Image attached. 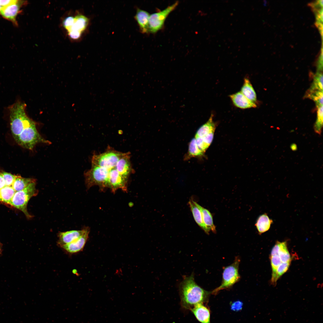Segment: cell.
I'll list each match as a JSON object with an SVG mask.
<instances>
[{
	"mask_svg": "<svg viewBox=\"0 0 323 323\" xmlns=\"http://www.w3.org/2000/svg\"><path fill=\"white\" fill-rule=\"evenodd\" d=\"M179 286L180 304L182 309L190 310L195 305L206 303L211 292L207 291L195 282L194 273L184 275Z\"/></svg>",
	"mask_w": 323,
	"mask_h": 323,
	"instance_id": "obj_1",
	"label": "cell"
},
{
	"mask_svg": "<svg viewBox=\"0 0 323 323\" xmlns=\"http://www.w3.org/2000/svg\"><path fill=\"white\" fill-rule=\"evenodd\" d=\"M26 107L25 103L18 100L8 107L10 129L14 139L34 122L27 115Z\"/></svg>",
	"mask_w": 323,
	"mask_h": 323,
	"instance_id": "obj_2",
	"label": "cell"
},
{
	"mask_svg": "<svg viewBox=\"0 0 323 323\" xmlns=\"http://www.w3.org/2000/svg\"><path fill=\"white\" fill-rule=\"evenodd\" d=\"M89 22L88 17L83 14H78L74 16L66 17L63 21L62 25L70 38L77 40L86 29Z\"/></svg>",
	"mask_w": 323,
	"mask_h": 323,
	"instance_id": "obj_3",
	"label": "cell"
},
{
	"mask_svg": "<svg viewBox=\"0 0 323 323\" xmlns=\"http://www.w3.org/2000/svg\"><path fill=\"white\" fill-rule=\"evenodd\" d=\"M36 181L32 182L22 190L16 192L10 205L22 211L26 217L31 219L33 216L28 212L27 206L30 199L38 194L36 188Z\"/></svg>",
	"mask_w": 323,
	"mask_h": 323,
	"instance_id": "obj_4",
	"label": "cell"
},
{
	"mask_svg": "<svg viewBox=\"0 0 323 323\" xmlns=\"http://www.w3.org/2000/svg\"><path fill=\"white\" fill-rule=\"evenodd\" d=\"M14 139L19 145L30 150H33L38 143L48 144L51 143L50 141L45 139L39 133L34 122L26 127Z\"/></svg>",
	"mask_w": 323,
	"mask_h": 323,
	"instance_id": "obj_5",
	"label": "cell"
},
{
	"mask_svg": "<svg viewBox=\"0 0 323 323\" xmlns=\"http://www.w3.org/2000/svg\"><path fill=\"white\" fill-rule=\"evenodd\" d=\"M240 261L239 257H236L231 264L224 268L221 284L211 292L212 294L215 295L222 290L229 289L239 281L240 276L239 268Z\"/></svg>",
	"mask_w": 323,
	"mask_h": 323,
	"instance_id": "obj_6",
	"label": "cell"
},
{
	"mask_svg": "<svg viewBox=\"0 0 323 323\" xmlns=\"http://www.w3.org/2000/svg\"><path fill=\"white\" fill-rule=\"evenodd\" d=\"M109 170L92 164L91 169L84 173L85 183L87 189L94 185H97L103 191L107 187V181Z\"/></svg>",
	"mask_w": 323,
	"mask_h": 323,
	"instance_id": "obj_7",
	"label": "cell"
},
{
	"mask_svg": "<svg viewBox=\"0 0 323 323\" xmlns=\"http://www.w3.org/2000/svg\"><path fill=\"white\" fill-rule=\"evenodd\" d=\"M124 153L108 147L104 153L97 155L95 154L92 156V164L109 170L115 166Z\"/></svg>",
	"mask_w": 323,
	"mask_h": 323,
	"instance_id": "obj_8",
	"label": "cell"
},
{
	"mask_svg": "<svg viewBox=\"0 0 323 323\" xmlns=\"http://www.w3.org/2000/svg\"><path fill=\"white\" fill-rule=\"evenodd\" d=\"M178 4L179 2L177 1L163 10L150 15L149 21V32L155 33L162 29L166 18Z\"/></svg>",
	"mask_w": 323,
	"mask_h": 323,
	"instance_id": "obj_9",
	"label": "cell"
},
{
	"mask_svg": "<svg viewBox=\"0 0 323 323\" xmlns=\"http://www.w3.org/2000/svg\"><path fill=\"white\" fill-rule=\"evenodd\" d=\"M128 178L120 174L115 167L110 169L107 181V187L115 193L118 189L127 191Z\"/></svg>",
	"mask_w": 323,
	"mask_h": 323,
	"instance_id": "obj_10",
	"label": "cell"
},
{
	"mask_svg": "<svg viewBox=\"0 0 323 323\" xmlns=\"http://www.w3.org/2000/svg\"><path fill=\"white\" fill-rule=\"evenodd\" d=\"M27 3L26 1L15 0L13 2L2 9L0 15L5 19L11 22L14 25L17 26V17L21 12L22 8Z\"/></svg>",
	"mask_w": 323,
	"mask_h": 323,
	"instance_id": "obj_11",
	"label": "cell"
},
{
	"mask_svg": "<svg viewBox=\"0 0 323 323\" xmlns=\"http://www.w3.org/2000/svg\"><path fill=\"white\" fill-rule=\"evenodd\" d=\"M89 231V228L87 227L85 232L80 237L60 247L65 252L69 254H75L82 251L88 238Z\"/></svg>",
	"mask_w": 323,
	"mask_h": 323,
	"instance_id": "obj_12",
	"label": "cell"
},
{
	"mask_svg": "<svg viewBox=\"0 0 323 323\" xmlns=\"http://www.w3.org/2000/svg\"><path fill=\"white\" fill-rule=\"evenodd\" d=\"M86 228H84L81 230H72L59 232L57 235L58 238L57 245L61 247L77 239L84 234Z\"/></svg>",
	"mask_w": 323,
	"mask_h": 323,
	"instance_id": "obj_13",
	"label": "cell"
},
{
	"mask_svg": "<svg viewBox=\"0 0 323 323\" xmlns=\"http://www.w3.org/2000/svg\"><path fill=\"white\" fill-rule=\"evenodd\" d=\"M130 154L129 152L124 153L115 167L120 174L127 178L134 171L130 161Z\"/></svg>",
	"mask_w": 323,
	"mask_h": 323,
	"instance_id": "obj_14",
	"label": "cell"
},
{
	"mask_svg": "<svg viewBox=\"0 0 323 323\" xmlns=\"http://www.w3.org/2000/svg\"><path fill=\"white\" fill-rule=\"evenodd\" d=\"M233 105L242 109L256 108L257 105L247 99L240 91L229 95Z\"/></svg>",
	"mask_w": 323,
	"mask_h": 323,
	"instance_id": "obj_15",
	"label": "cell"
},
{
	"mask_svg": "<svg viewBox=\"0 0 323 323\" xmlns=\"http://www.w3.org/2000/svg\"><path fill=\"white\" fill-rule=\"evenodd\" d=\"M190 310L197 320L201 323H211L210 310L204 304H197Z\"/></svg>",
	"mask_w": 323,
	"mask_h": 323,
	"instance_id": "obj_16",
	"label": "cell"
},
{
	"mask_svg": "<svg viewBox=\"0 0 323 323\" xmlns=\"http://www.w3.org/2000/svg\"><path fill=\"white\" fill-rule=\"evenodd\" d=\"M150 16L149 13L139 8L137 9L135 18L142 33H147L149 32Z\"/></svg>",
	"mask_w": 323,
	"mask_h": 323,
	"instance_id": "obj_17",
	"label": "cell"
},
{
	"mask_svg": "<svg viewBox=\"0 0 323 323\" xmlns=\"http://www.w3.org/2000/svg\"><path fill=\"white\" fill-rule=\"evenodd\" d=\"M188 204L195 221L205 232L208 234L210 231L204 223L201 212L196 205L195 202L191 199L189 201Z\"/></svg>",
	"mask_w": 323,
	"mask_h": 323,
	"instance_id": "obj_18",
	"label": "cell"
},
{
	"mask_svg": "<svg viewBox=\"0 0 323 323\" xmlns=\"http://www.w3.org/2000/svg\"><path fill=\"white\" fill-rule=\"evenodd\" d=\"M273 222L272 220L269 218L267 214L260 215L255 224L259 234H261L268 231Z\"/></svg>",
	"mask_w": 323,
	"mask_h": 323,
	"instance_id": "obj_19",
	"label": "cell"
},
{
	"mask_svg": "<svg viewBox=\"0 0 323 323\" xmlns=\"http://www.w3.org/2000/svg\"><path fill=\"white\" fill-rule=\"evenodd\" d=\"M213 117L214 114L212 113L208 121L197 130L195 138H203L209 133L215 131L216 124L213 121Z\"/></svg>",
	"mask_w": 323,
	"mask_h": 323,
	"instance_id": "obj_20",
	"label": "cell"
},
{
	"mask_svg": "<svg viewBox=\"0 0 323 323\" xmlns=\"http://www.w3.org/2000/svg\"><path fill=\"white\" fill-rule=\"evenodd\" d=\"M240 92L250 101L256 103L257 101L256 93L248 78H244Z\"/></svg>",
	"mask_w": 323,
	"mask_h": 323,
	"instance_id": "obj_21",
	"label": "cell"
},
{
	"mask_svg": "<svg viewBox=\"0 0 323 323\" xmlns=\"http://www.w3.org/2000/svg\"><path fill=\"white\" fill-rule=\"evenodd\" d=\"M196 206L200 210L205 224L210 231L214 233H216V227L214 224L213 217L211 212L206 209L203 208L195 202Z\"/></svg>",
	"mask_w": 323,
	"mask_h": 323,
	"instance_id": "obj_22",
	"label": "cell"
},
{
	"mask_svg": "<svg viewBox=\"0 0 323 323\" xmlns=\"http://www.w3.org/2000/svg\"><path fill=\"white\" fill-rule=\"evenodd\" d=\"M36 181V179L33 178H25L17 176L12 186L16 192L18 191L23 190L30 184Z\"/></svg>",
	"mask_w": 323,
	"mask_h": 323,
	"instance_id": "obj_23",
	"label": "cell"
},
{
	"mask_svg": "<svg viewBox=\"0 0 323 323\" xmlns=\"http://www.w3.org/2000/svg\"><path fill=\"white\" fill-rule=\"evenodd\" d=\"M15 192L12 186H5L0 189V201L10 205Z\"/></svg>",
	"mask_w": 323,
	"mask_h": 323,
	"instance_id": "obj_24",
	"label": "cell"
},
{
	"mask_svg": "<svg viewBox=\"0 0 323 323\" xmlns=\"http://www.w3.org/2000/svg\"><path fill=\"white\" fill-rule=\"evenodd\" d=\"M306 96L314 101L317 108L323 105V91L309 90Z\"/></svg>",
	"mask_w": 323,
	"mask_h": 323,
	"instance_id": "obj_25",
	"label": "cell"
},
{
	"mask_svg": "<svg viewBox=\"0 0 323 323\" xmlns=\"http://www.w3.org/2000/svg\"><path fill=\"white\" fill-rule=\"evenodd\" d=\"M278 255L282 262H291V258L287 249V241L280 242V249Z\"/></svg>",
	"mask_w": 323,
	"mask_h": 323,
	"instance_id": "obj_26",
	"label": "cell"
},
{
	"mask_svg": "<svg viewBox=\"0 0 323 323\" xmlns=\"http://www.w3.org/2000/svg\"><path fill=\"white\" fill-rule=\"evenodd\" d=\"M270 259L272 271L271 283L275 286L276 284L275 280L276 271L278 266L282 262L278 255L270 256Z\"/></svg>",
	"mask_w": 323,
	"mask_h": 323,
	"instance_id": "obj_27",
	"label": "cell"
},
{
	"mask_svg": "<svg viewBox=\"0 0 323 323\" xmlns=\"http://www.w3.org/2000/svg\"><path fill=\"white\" fill-rule=\"evenodd\" d=\"M323 80L322 72H317L314 77L313 82L309 90L323 91Z\"/></svg>",
	"mask_w": 323,
	"mask_h": 323,
	"instance_id": "obj_28",
	"label": "cell"
},
{
	"mask_svg": "<svg viewBox=\"0 0 323 323\" xmlns=\"http://www.w3.org/2000/svg\"><path fill=\"white\" fill-rule=\"evenodd\" d=\"M323 105L317 107L316 120L314 129L315 132L319 135L321 134L323 126Z\"/></svg>",
	"mask_w": 323,
	"mask_h": 323,
	"instance_id": "obj_29",
	"label": "cell"
},
{
	"mask_svg": "<svg viewBox=\"0 0 323 323\" xmlns=\"http://www.w3.org/2000/svg\"><path fill=\"white\" fill-rule=\"evenodd\" d=\"M188 153L189 156L191 157L201 156H203L204 153L199 148L195 138L192 139L189 143Z\"/></svg>",
	"mask_w": 323,
	"mask_h": 323,
	"instance_id": "obj_30",
	"label": "cell"
},
{
	"mask_svg": "<svg viewBox=\"0 0 323 323\" xmlns=\"http://www.w3.org/2000/svg\"><path fill=\"white\" fill-rule=\"evenodd\" d=\"M291 262L281 263L278 266L276 273L275 280L276 283L278 279L289 269Z\"/></svg>",
	"mask_w": 323,
	"mask_h": 323,
	"instance_id": "obj_31",
	"label": "cell"
},
{
	"mask_svg": "<svg viewBox=\"0 0 323 323\" xmlns=\"http://www.w3.org/2000/svg\"><path fill=\"white\" fill-rule=\"evenodd\" d=\"M5 181L6 186H12L17 176L3 172L1 173Z\"/></svg>",
	"mask_w": 323,
	"mask_h": 323,
	"instance_id": "obj_32",
	"label": "cell"
},
{
	"mask_svg": "<svg viewBox=\"0 0 323 323\" xmlns=\"http://www.w3.org/2000/svg\"><path fill=\"white\" fill-rule=\"evenodd\" d=\"M196 142L199 148L204 153L208 147L203 141L201 138H195Z\"/></svg>",
	"mask_w": 323,
	"mask_h": 323,
	"instance_id": "obj_33",
	"label": "cell"
},
{
	"mask_svg": "<svg viewBox=\"0 0 323 323\" xmlns=\"http://www.w3.org/2000/svg\"><path fill=\"white\" fill-rule=\"evenodd\" d=\"M214 132H213L201 138L204 142L209 147L213 140Z\"/></svg>",
	"mask_w": 323,
	"mask_h": 323,
	"instance_id": "obj_34",
	"label": "cell"
},
{
	"mask_svg": "<svg viewBox=\"0 0 323 323\" xmlns=\"http://www.w3.org/2000/svg\"><path fill=\"white\" fill-rule=\"evenodd\" d=\"M280 242L277 241L272 248L270 253V256L278 255L280 249Z\"/></svg>",
	"mask_w": 323,
	"mask_h": 323,
	"instance_id": "obj_35",
	"label": "cell"
},
{
	"mask_svg": "<svg viewBox=\"0 0 323 323\" xmlns=\"http://www.w3.org/2000/svg\"><path fill=\"white\" fill-rule=\"evenodd\" d=\"M231 309L234 311H238L241 309L243 303L240 301H237L232 303Z\"/></svg>",
	"mask_w": 323,
	"mask_h": 323,
	"instance_id": "obj_36",
	"label": "cell"
},
{
	"mask_svg": "<svg viewBox=\"0 0 323 323\" xmlns=\"http://www.w3.org/2000/svg\"><path fill=\"white\" fill-rule=\"evenodd\" d=\"M15 0H0V4L2 8L13 2Z\"/></svg>",
	"mask_w": 323,
	"mask_h": 323,
	"instance_id": "obj_37",
	"label": "cell"
},
{
	"mask_svg": "<svg viewBox=\"0 0 323 323\" xmlns=\"http://www.w3.org/2000/svg\"><path fill=\"white\" fill-rule=\"evenodd\" d=\"M6 186L5 183L4 179L0 173V189Z\"/></svg>",
	"mask_w": 323,
	"mask_h": 323,
	"instance_id": "obj_38",
	"label": "cell"
},
{
	"mask_svg": "<svg viewBox=\"0 0 323 323\" xmlns=\"http://www.w3.org/2000/svg\"><path fill=\"white\" fill-rule=\"evenodd\" d=\"M2 9V8L1 6V4H0V13L1 11V10Z\"/></svg>",
	"mask_w": 323,
	"mask_h": 323,
	"instance_id": "obj_39",
	"label": "cell"
},
{
	"mask_svg": "<svg viewBox=\"0 0 323 323\" xmlns=\"http://www.w3.org/2000/svg\"><path fill=\"white\" fill-rule=\"evenodd\" d=\"M1 245L0 244V252L1 251Z\"/></svg>",
	"mask_w": 323,
	"mask_h": 323,
	"instance_id": "obj_40",
	"label": "cell"
}]
</instances>
